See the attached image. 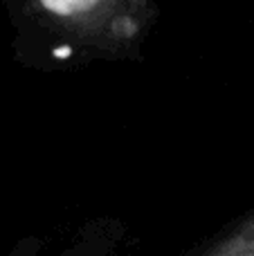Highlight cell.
Masks as SVG:
<instances>
[{
	"mask_svg": "<svg viewBox=\"0 0 254 256\" xmlns=\"http://www.w3.org/2000/svg\"><path fill=\"white\" fill-rule=\"evenodd\" d=\"M38 2L56 16H74V14L92 9L99 0H38Z\"/></svg>",
	"mask_w": 254,
	"mask_h": 256,
	"instance_id": "1",
	"label": "cell"
}]
</instances>
